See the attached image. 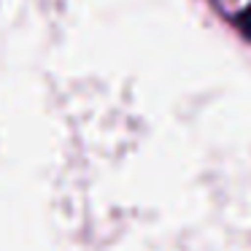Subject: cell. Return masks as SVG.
Listing matches in <instances>:
<instances>
[{"label":"cell","instance_id":"cell-1","mask_svg":"<svg viewBox=\"0 0 251 251\" xmlns=\"http://www.w3.org/2000/svg\"><path fill=\"white\" fill-rule=\"evenodd\" d=\"M238 27L246 38H251V6H246L243 11L238 14Z\"/></svg>","mask_w":251,"mask_h":251}]
</instances>
